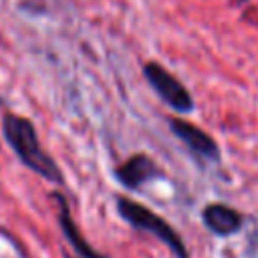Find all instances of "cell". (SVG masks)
Returning <instances> with one entry per match:
<instances>
[{
  "label": "cell",
  "mask_w": 258,
  "mask_h": 258,
  "mask_svg": "<svg viewBox=\"0 0 258 258\" xmlns=\"http://www.w3.org/2000/svg\"><path fill=\"white\" fill-rule=\"evenodd\" d=\"M2 135H4L6 143L12 147V151L18 155L22 165H26L30 171L38 173L40 177H44L48 181L64 183L60 167L42 149L38 135H36V127L28 117L6 113L2 117Z\"/></svg>",
  "instance_id": "6da1fadb"
},
{
  "label": "cell",
  "mask_w": 258,
  "mask_h": 258,
  "mask_svg": "<svg viewBox=\"0 0 258 258\" xmlns=\"http://www.w3.org/2000/svg\"><path fill=\"white\" fill-rule=\"evenodd\" d=\"M115 204H117L119 216L125 222H129L133 228L143 230L147 234H153L159 242H163L175 254V258H189L185 242L181 240L179 232L169 222H165L161 216H157L147 206H143V204H139L131 198H125V196H117Z\"/></svg>",
  "instance_id": "7a4b0ae2"
},
{
  "label": "cell",
  "mask_w": 258,
  "mask_h": 258,
  "mask_svg": "<svg viewBox=\"0 0 258 258\" xmlns=\"http://www.w3.org/2000/svg\"><path fill=\"white\" fill-rule=\"evenodd\" d=\"M143 75H145L149 87L173 111H177V113H191L194 111V99H191L189 91L179 83L177 77H173L159 62H153V60L147 62L143 67Z\"/></svg>",
  "instance_id": "3957f363"
},
{
  "label": "cell",
  "mask_w": 258,
  "mask_h": 258,
  "mask_svg": "<svg viewBox=\"0 0 258 258\" xmlns=\"http://www.w3.org/2000/svg\"><path fill=\"white\" fill-rule=\"evenodd\" d=\"M169 129L194 155H198L202 159H210V161H220V147H218L216 139L210 133H206L204 129H200L198 125H194L185 119H179V117H171Z\"/></svg>",
  "instance_id": "277c9868"
},
{
  "label": "cell",
  "mask_w": 258,
  "mask_h": 258,
  "mask_svg": "<svg viewBox=\"0 0 258 258\" xmlns=\"http://www.w3.org/2000/svg\"><path fill=\"white\" fill-rule=\"evenodd\" d=\"M115 179L127 187V189H139L141 185H145L147 181L155 179V177H163V169L157 165L155 159H151L145 153H135L131 155L127 161H123L121 165L115 167Z\"/></svg>",
  "instance_id": "5b68a950"
},
{
  "label": "cell",
  "mask_w": 258,
  "mask_h": 258,
  "mask_svg": "<svg viewBox=\"0 0 258 258\" xmlns=\"http://www.w3.org/2000/svg\"><path fill=\"white\" fill-rule=\"evenodd\" d=\"M52 200H54L56 206H58V224H60V232H62V236L67 238V242L73 246V250H75L81 258H109L107 254L95 250V248L87 242V238L81 234L77 222H75L73 216H71L67 198H64L62 194L54 191V194H52Z\"/></svg>",
  "instance_id": "8992f818"
},
{
  "label": "cell",
  "mask_w": 258,
  "mask_h": 258,
  "mask_svg": "<svg viewBox=\"0 0 258 258\" xmlns=\"http://www.w3.org/2000/svg\"><path fill=\"white\" fill-rule=\"evenodd\" d=\"M202 222L212 234L226 238V236H232L242 230L244 216L238 210H234L232 206L218 202V204H208L202 210Z\"/></svg>",
  "instance_id": "52a82bcc"
},
{
  "label": "cell",
  "mask_w": 258,
  "mask_h": 258,
  "mask_svg": "<svg viewBox=\"0 0 258 258\" xmlns=\"http://www.w3.org/2000/svg\"><path fill=\"white\" fill-rule=\"evenodd\" d=\"M62 256H64V258H71V256H69V254H67V252H64V254H62Z\"/></svg>",
  "instance_id": "ba28073f"
},
{
  "label": "cell",
  "mask_w": 258,
  "mask_h": 258,
  "mask_svg": "<svg viewBox=\"0 0 258 258\" xmlns=\"http://www.w3.org/2000/svg\"><path fill=\"white\" fill-rule=\"evenodd\" d=\"M2 103H4V101H2V99H0V105H2Z\"/></svg>",
  "instance_id": "9c48e42d"
}]
</instances>
